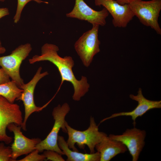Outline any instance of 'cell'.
Segmentation results:
<instances>
[{
	"label": "cell",
	"instance_id": "obj_10",
	"mask_svg": "<svg viewBox=\"0 0 161 161\" xmlns=\"http://www.w3.org/2000/svg\"><path fill=\"white\" fill-rule=\"evenodd\" d=\"M109 14L104 7L100 11H96L89 6L83 0H75L73 9L66 16L68 18L86 21L92 25L103 26L106 24V19Z\"/></svg>",
	"mask_w": 161,
	"mask_h": 161
},
{
	"label": "cell",
	"instance_id": "obj_23",
	"mask_svg": "<svg viewBox=\"0 0 161 161\" xmlns=\"http://www.w3.org/2000/svg\"><path fill=\"white\" fill-rule=\"evenodd\" d=\"M121 5L129 4L131 2L137 0H114Z\"/></svg>",
	"mask_w": 161,
	"mask_h": 161
},
{
	"label": "cell",
	"instance_id": "obj_4",
	"mask_svg": "<svg viewBox=\"0 0 161 161\" xmlns=\"http://www.w3.org/2000/svg\"><path fill=\"white\" fill-rule=\"evenodd\" d=\"M70 110L69 105L66 103L62 106L59 104L54 108L52 115L54 120V124L51 130L46 137L36 145V149L39 152H42L45 150H51L55 151L61 155H64L58 145V134L61 129L64 132H67L65 126V118Z\"/></svg>",
	"mask_w": 161,
	"mask_h": 161
},
{
	"label": "cell",
	"instance_id": "obj_11",
	"mask_svg": "<svg viewBox=\"0 0 161 161\" xmlns=\"http://www.w3.org/2000/svg\"><path fill=\"white\" fill-rule=\"evenodd\" d=\"M95 3L107 10L112 17V23L115 27H126L134 16L129 4L121 5L114 0H95Z\"/></svg>",
	"mask_w": 161,
	"mask_h": 161
},
{
	"label": "cell",
	"instance_id": "obj_6",
	"mask_svg": "<svg viewBox=\"0 0 161 161\" xmlns=\"http://www.w3.org/2000/svg\"><path fill=\"white\" fill-rule=\"evenodd\" d=\"M99 26L92 25V28L84 33L76 41L75 49L85 66L88 67L94 57L100 51L98 38Z\"/></svg>",
	"mask_w": 161,
	"mask_h": 161
},
{
	"label": "cell",
	"instance_id": "obj_12",
	"mask_svg": "<svg viewBox=\"0 0 161 161\" xmlns=\"http://www.w3.org/2000/svg\"><path fill=\"white\" fill-rule=\"evenodd\" d=\"M21 126L14 123L8 125L7 128L14 134V142L11 147L12 161H16L20 156L29 154L36 149V145L41 141L40 138L30 139L25 136L21 131Z\"/></svg>",
	"mask_w": 161,
	"mask_h": 161
},
{
	"label": "cell",
	"instance_id": "obj_13",
	"mask_svg": "<svg viewBox=\"0 0 161 161\" xmlns=\"http://www.w3.org/2000/svg\"><path fill=\"white\" fill-rule=\"evenodd\" d=\"M137 92V95H136L132 94L129 95L130 98L138 102L137 106L134 110L130 112H121L112 114L110 116L101 120L100 123L114 117L121 116H129L131 117L133 121L134 126H135L136 120L138 117H141L150 110L161 108V100L154 101L147 99L143 95L141 88L139 89Z\"/></svg>",
	"mask_w": 161,
	"mask_h": 161
},
{
	"label": "cell",
	"instance_id": "obj_16",
	"mask_svg": "<svg viewBox=\"0 0 161 161\" xmlns=\"http://www.w3.org/2000/svg\"><path fill=\"white\" fill-rule=\"evenodd\" d=\"M23 92V90L20 88L13 80L0 84V95L5 98L11 103H14Z\"/></svg>",
	"mask_w": 161,
	"mask_h": 161
},
{
	"label": "cell",
	"instance_id": "obj_22",
	"mask_svg": "<svg viewBox=\"0 0 161 161\" xmlns=\"http://www.w3.org/2000/svg\"><path fill=\"white\" fill-rule=\"evenodd\" d=\"M9 10L7 8H0V18L5 16L9 15Z\"/></svg>",
	"mask_w": 161,
	"mask_h": 161
},
{
	"label": "cell",
	"instance_id": "obj_15",
	"mask_svg": "<svg viewBox=\"0 0 161 161\" xmlns=\"http://www.w3.org/2000/svg\"><path fill=\"white\" fill-rule=\"evenodd\" d=\"M58 145L64 154L66 156V161H100V155L97 152L92 154H84L70 149L64 137L58 136Z\"/></svg>",
	"mask_w": 161,
	"mask_h": 161
},
{
	"label": "cell",
	"instance_id": "obj_14",
	"mask_svg": "<svg viewBox=\"0 0 161 161\" xmlns=\"http://www.w3.org/2000/svg\"><path fill=\"white\" fill-rule=\"evenodd\" d=\"M95 148L100 155V161H109L118 154L125 153L127 149L120 141L108 136L96 145Z\"/></svg>",
	"mask_w": 161,
	"mask_h": 161
},
{
	"label": "cell",
	"instance_id": "obj_2",
	"mask_svg": "<svg viewBox=\"0 0 161 161\" xmlns=\"http://www.w3.org/2000/svg\"><path fill=\"white\" fill-rule=\"evenodd\" d=\"M65 126L68 135L67 144L69 148L74 151H78L75 146L76 144L82 149H84L85 145H87L90 153H94L96 145L107 136L106 133L99 131L98 126L94 117L92 116L90 118L89 126L85 130L79 131L73 128L66 121Z\"/></svg>",
	"mask_w": 161,
	"mask_h": 161
},
{
	"label": "cell",
	"instance_id": "obj_17",
	"mask_svg": "<svg viewBox=\"0 0 161 161\" xmlns=\"http://www.w3.org/2000/svg\"><path fill=\"white\" fill-rule=\"evenodd\" d=\"M32 1H34L38 3H41L42 2L46 4L48 3L47 2L43 1L41 0H17L16 11L13 18L15 23H17L18 22L21 18L22 11L24 7L28 2Z\"/></svg>",
	"mask_w": 161,
	"mask_h": 161
},
{
	"label": "cell",
	"instance_id": "obj_1",
	"mask_svg": "<svg viewBox=\"0 0 161 161\" xmlns=\"http://www.w3.org/2000/svg\"><path fill=\"white\" fill-rule=\"evenodd\" d=\"M59 50L58 47L55 45L46 43L41 48V55H34L29 59V62L33 64L41 61H48L54 64L58 69L61 77V81L59 89L64 81L71 83L74 89L73 99L79 101L88 91L89 85L85 76H82L80 80L76 78L72 70L74 65L72 58L70 56L60 57L58 53Z\"/></svg>",
	"mask_w": 161,
	"mask_h": 161
},
{
	"label": "cell",
	"instance_id": "obj_18",
	"mask_svg": "<svg viewBox=\"0 0 161 161\" xmlns=\"http://www.w3.org/2000/svg\"><path fill=\"white\" fill-rule=\"evenodd\" d=\"M12 154L11 147L5 146L4 143H0V161H12Z\"/></svg>",
	"mask_w": 161,
	"mask_h": 161
},
{
	"label": "cell",
	"instance_id": "obj_25",
	"mask_svg": "<svg viewBox=\"0 0 161 161\" xmlns=\"http://www.w3.org/2000/svg\"><path fill=\"white\" fill-rule=\"evenodd\" d=\"M5 0H0V1H5Z\"/></svg>",
	"mask_w": 161,
	"mask_h": 161
},
{
	"label": "cell",
	"instance_id": "obj_19",
	"mask_svg": "<svg viewBox=\"0 0 161 161\" xmlns=\"http://www.w3.org/2000/svg\"><path fill=\"white\" fill-rule=\"evenodd\" d=\"M39 151L35 149L24 158L18 160V161H43L45 160L46 158L43 154H39Z\"/></svg>",
	"mask_w": 161,
	"mask_h": 161
},
{
	"label": "cell",
	"instance_id": "obj_5",
	"mask_svg": "<svg viewBox=\"0 0 161 161\" xmlns=\"http://www.w3.org/2000/svg\"><path fill=\"white\" fill-rule=\"evenodd\" d=\"M32 50L31 45L27 43L17 47L10 55L0 57V66L19 88L24 83L20 74V67Z\"/></svg>",
	"mask_w": 161,
	"mask_h": 161
},
{
	"label": "cell",
	"instance_id": "obj_3",
	"mask_svg": "<svg viewBox=\"0 0 161 161\" xmlns=\"http://www.w3.org/2000/svg\"><path fill=\"white\" fill-rule=\"evenodd\" d=\"M134 16L143 25L150 27L161 35L158 18L161 10V0H137L129 4Z\"/></svg>",
	"mask_w": 161,
	"mask_h": 161
},
{
	"label": "cell",
	"instance_id": "obj_8",
	"mask_svg": "<svg viewBox=\"0 0 161 161\" xmlns=\"http://www.w3.org/2000/svg\"><path fill=\"white\" fill-rule=\"evenodd\" d=\"M41 67H40L32 79L28 83H24L20 88L23 90L20 96L16 100L23 101L24 108V117L21 126L24 131H26V123L31 114L34 112H39L42 109L41 107L35 105L34 99V93L35 87L38 82L48 73L46 71L41 73Z\"/></svg>",
	"mask_w": 161,
	"mask_h": 161
},
{
	"label": "cell",
	"instance_id": "obj_20",
	"mask_svg": "<svg viewBox=\"0 0 161 161\" xmlns=\"http://www.w3.org/2000/svg\"><path fill=\"white\" fill-rule=\"evenodd\" d=\"M43 154L45 156V160H49L52 161H64L60 154L57 152L51 150H45Z\"/></svg>",
	"mask_w": 161,
	"mask_h": 161
},
{
	"label": "cell",
	"instance_id": "obj_7",
	"mask_svg": "<svg viewBox=\"0 0 161 161\" xmlns=\"http://www.w3.org/2000/svg\"><path fill=\"white\" fill-rule=\"evenodd\" d=\"M23 120L20 106L16 103H11L0 95V142L6 144L10 143L13 138L6 133L7 126L11 123H14L21 126Z\"/></svg>",
	"mask_w": 161,
	"mask_h": 161
},
{
	"label": "cell",
	"instance_id": "obj_26",
	"mask_svg": "<svg viewBox=\"0 0 161 161\" xmlns=\"http://www.w3.org/2000/svg\"><path fill=\"white\" fill-rule=\"evenodd\" d=\"M0 45H1V42L0 41Z\"/></svg>",
	"mask_w": 161,
	"mask_h": 161
},
{
	"label": "cell",
	"instance_id": "obj_21",
	"mask_svg": "<svg viewBox=\"0 0 161 161\" xmlns=\"http://www.w3.org/2000/svg\"><path fill=\"white\" fill-rule=\"evenodd\" d=\"M10 77L4 70L0 68V84L8 82L10 81Z\"/></svg>",
	"mask_w": 161,
	"mask_h": 161
},
{
	"label": "cell",
	"instance_id": "obj_9",
	"mask_svg": "<svg viewBox=\"0 0 161 161\" xmlns=\"http://www.w3.org/2000/svg\"><path fill=\"white\" fill-rule=\"evenodd\" d=\"M146 131L135 126L127 129L122 134H110L111 139L120 141L126 147L132 158V161H137L145 144Z\"/></svg>",
	"mask_w": 161,
	"mask_h": 161
},
{
	"label": "cell",
	"instance_id": "obj_24",
	"mask_svg": "<svg viewBox=\"0 0 161 161\" xmlns=\"http://www.w3.org/2000/svg\"><path fill=\"white\" fill-rule=\"evenodd\" d=\"M6 51L5 48L2 47L1 45H0V54L4 53Z\"/></svg>",
	"mask_w": 161,
	"mask_h": 161
}]
</instances>
